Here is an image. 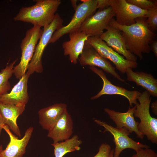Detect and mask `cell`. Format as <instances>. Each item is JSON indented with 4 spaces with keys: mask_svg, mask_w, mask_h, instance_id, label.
I'll return each mask as SVG.
<instances>
[{
    "mask_svg": "<svg viewBox=\"0 0 157 157\" xmlns=\"http://www.w3.org/2000/svg\"><path fill=\"white\" fill-rule=\"evenodd\" d=\"M147 17H140L135 19V24L130 26L121 25L113 18L109 25L119 30L123 38L126 49L137 56L143 58L142 53H149L151 51L150 43L154 40L156 34L149 28Z\"/></svg>",
    "mask_w": 157,
    "mask_h": 157,
    "instance_id": "6da1fadb",
    "label": "cell"
},
{
    "mask_svg": "<svg viewBox=\"0 0 157 157\" xmlns=\"http://www.w3.org/2000/svg\"><path fill=\"white\" fill-rule=\"evenodd\" d=\"M35 1L33 5L22 8L14 17V20L29 23L43 28L50 24L61 3L60 1L39 0Z\"/></svg>",
    "mask_w": 157,
    "mask_h": 157,
    "instance_id": "7a4b0ae2",
    "label": "cell"
},
{
    "mask_svg": "<svg viewBox=\"0 0 157 157\" xmlns=\"http://www.w3.org/2000/svg\"><path fill=\"white\" fill-rule=\"evenodd\" d=\"M150 96L146 90L141 93L138 98L139 103L135 104L134 116L140 119L138 126L139 131L152 143L157 144V119L152 117L150 113Z\"/></svg>",
    "mask_w": 157,
    "mask_h": 157,
    "instance_id": "3957f363",
    "label": "cell"
},
{
    "mask_svg": "<svg viewBox=\"0 0 157 157\" xmlns=\"http://www.w3.org/2000/svg\"><path fill=\"white\" fill-rule=\"evenodd\" d=\"M97 0H83L82 3L77 6L69 23L56 30L49 44L54 43L66 34L78 31L85 20L95 13L97 9Z\"/></svg>",
    "mask_w": 157,
    "mask_h": 157,
    "instance_id": "277c9868",
    "label": "cell"
},
{
    "mask_svg": "<svg viewBox=\"0 0 157 157\" xmlns=\"http://www.w3.org/2000/svg\"><path fill=\"white\" fill-rule=\"evenodd\" d=\"M42 32L41 27L36 25H33L26 31L20 44L22 51L20 61L13 69V74L17 79H19L26 74Z\"/></svg>",
    "mask_w": 157,
    "mask_h": 157,
    "instance_id": "5b68a950",
    "label": "cell"
},
{
    "mask_svg": "<svg viewBox=\"0 0 157 157\" xmlns=\"http://www.w3.org/2000/svg\"><path fill=\"white\" fill-rule=\"evenodd\" d=\"M63 22L59 14L56 13L52 22L43 28L42 34L26 72L30 76L35 72L41 73L42 72V57L44 51L54 33L63 26Z\"/></svg>",
    "mask_w": 157,
    "mask_h": 157,
    "instance_id": "8992f818",
    "label": "cell"
},
{
    "mask_svg": "<svg viewBox=\"0 0 157 157\" xmlns=\"http://www.w3.org/2000/svg\"><path fill=\"white\" fill-rule=\"evenodd\" d=\"M94 121L105 129L103 133L109 132L113 136V142L115 145L113 157H119L122 151L125 149H131L136 152L141 148H150L149 146L134 141L129 137L130 133L125 127L117 128L106 122L95 119Z\"/></svg>",
    "mask_w": 157,
    "mask_h": 157,
    "instance_id": "52a82bcc",
    "label": "cell"
},
{
    "mask_svg": "<svg viewBox=\"0 0 157 157\" xmlns=\"http://www.w3.org/2000/svg\"><path fill=\"white\" fill-rule=\"evenodd\" d=\"M108 1L109 6L115 13L116 22L121 25L130 26L135 23L136 18L147 17V10L141 9L128 3L126 0H108Z\"/></svg>",
    "mask_w": 157,
    "mask_h": 157,
    "instance_id": "ba28073f",
    "label": "cell"
},
{
    "mask_svg": "<svg viewBox=\"0 0 157 157\" xmlns=\"http://www.w3.org/2000/svg\"><path fill=\"white\" fill-rule=\"evenodd\" d=\"M115 16L111 7L109 6L99 10L87 19L78 31L90 36L99 37L106 29L111 19Z\"/></svg>",
    "mask_w": 157,
    "mask_h": 157,
    "instance_id": "9c48e42d",
    "label": "cell"
},
{
    "mask_svg": "<svg viewBox=\"0 0 157 157\" xmlns=\"http://www.w3.org/2000/svg\"><path fill=\"white\" fill-rule=\"evenodd\" d=\"M78 60L82 66L88 65L100 67L119 81H124V80L122 78L116 71L115 67L107 59L101 56L86 41Z\"/></svg>",
    "mask_w": 157,
    "mask_h": 157,
    "instance_id": "30bf717a",
    "label": "cell"
},
{
    "mask_svg": "<svg viewBox=\"0 0 157 157\" xmlns=\"http://www.w3.org/2000/svg\"><path fill=\"white\" fill-rule=\"evenodd\" d=\"M89 68L93 72L99 76L103 81L102 89L96 95L90 98L91 100L98 99L101 96L107 95H118L123 96L129 101L130 106L135 104L137 100L141 93L137 90L130 91L122 87L113 84L107 79L103 71L94 66H90Z\"/></svg>",
    "mask_w": 157,
    "mask_h": 157,
    "instance_id": "8fae6325",
    "label": "cell"
},
{
    "mask_svg": "<svg viewBox=\"0 0 157 157\" xmlns=\"http://www.w3.org/2000/svg\"><path fill=\"white\" fill-rule=\"evenodd\" d=\"M3 129L9 136L10 140L6 148L0 153V157H22L25 153L33 128L30 127L28 128L21 139H18V137L13 134L7 125L4 124Z\"/></svg>",
    "mask_w": 157,
    "mask_h": 157,
    "instance_id": "7c38bea8",
    "label": "cell"
},
{
    "mask_svg": "<svg viewBox=\"0 0 157 157\" xmlns=\"http://www.w3.org/2000/svg\"><path fill=\"white\" fill-rule=\"evenodd\" d=\"M106 31L99 36L107 45L113 50L124 56L127 60L136 62L137 58L126 49L121 31L119 29L108 25Z\"/></svg>",
    "mask_w": 157,
    "mask_h": 157,
    "instance_id": "4fadbf2b",
    "label": "cell"
},
{
    "mask_svg": "<svg viewBox=\"0 0 157 157\" xmlns=\"http://www.w3.org/2000/svg\"><path fill=\"white\" fill-rule=\"evenodd\" d=\"M136 108L135 105L132 108L130 107L126 112L121 113L106 108L104 111L114 122L116 128L125 127L130 133L134 132L137 138L143 139L144 135L139 131L138 127L139 122L135 120L134 116Z\"/></svg>",
    "mask_w": 157,
    "mask_h": 157,
    "instance_id": "5bb4252c",
    "label": "cell"
},
{
    "mask_svg": "<svg viewBox=\"0 0 157 157\" xmlns=\"http://www.w3.org/2000/svg\"><path fill=\"white\" fill-rule=\"evenodd\" d=\"M30 76L26 73L19 79L10 93L0 97V102L5 104L26 105L29 99L28 82Z\"/></svg>",
    "mask_w": 157,
    "mask_h": 157,
    "instance_id": "9a60e30c",
    "label": "cell"
},
{
    "mask_svg": "<svg viewBox=\"0 0 157 157\" xmlns=\"http://www.w3.org/2000/svg\"><path fill=\"white\" fill-rule=\"evenodd\" d=\"M69 34V40L62 44L65 56H69L70 62L74 64L77 63L80 55L89 35L84 33L78 31Z\"/></svg>",
    "mask_w": 157,
    "mask_h": 157,
    "instance_id": "2e32d148",
    "label": "cell"
},
{
    "mask_svg": "<svg viewBox=\"0 0 157 157\" xmlns=\"http://www.w3.org/2000/svg\"><path fill=\"white\" fill-rule=\"evenodd\" d=\"M73 122L71 115L67 110L61 115L54 126L48 131L47 136L53 143L69 139L73 133Z\"/></svg>",
    "mask_w": 157,
    "mask_h": 157,
    "instance_id": "e0dca14e",
    "label": "cell"
},
{
    "mask_svg": "<svg viewBox=\"0 0 157 157\" xmlns=\"http://www.w3.org/2000/svg\"><path fill=\"white\" fill-rule=\"evenodd\" d=\"M67 106L66 104L61 103L40 110L38 111L39 123L42 128L48 131L51 129L67 110Z\"/></svg>",
    "mask_w": 157,
    "mask_h": 157,
    "instance_id": "ac0fdd59",
    "label": "cell"
},
{
    "mask_svg": "<svg viewBox=\"0 0 157 157\" xmlns=\"http://www.w3.org/2000/svg\"><path fill=\"white\" fill-rule=\"evenodd\" d=\"M26 105L5 104L0 102V112L5 124L15 134L20 137L21 133L17 124L18 117L22 114Z\"/></svg>",
    "mask_w": 157,
    "mask_h": 157,
    "instance_id": "d6986e66",
    "label": "cell"
},
{
    "mask_svg": "<svg viewBox=\"0 0 157 157\" xmlns=\"http://www.w3.org/2000/svg\"><path fill=\"white\" fill-rule=\"evenodd\" d=\"M126 79L135 82L137 85L144 88L154 97H157V79L151 74L143 72H134L131 68H128L126 72Z\"/></svg>",
    "mask_w": 157,
    "mask_h": 157,
    "instance_id": "ffe728a7",
    "label": "cell"
},
{
    "mask_svg": "<svg viewBox=\"0 0 157 157\" xmlns=\"http://www.w3.org/2000/svg\"><path fill=\"white\" fill-rule=\"evenodd\" d=\"M83 141L76 135L63 141L53 143L55 157H63L67 153L80 149Z\"/></svg>",
    "mask_w": 157,
    "mask_h": 157,
    "instance_id": "44dd1931",
    "label": "cell"
},
{
    "mask_svg": "<svg viewBox=\"0 0 157 157\" xmlns=\"http://www.w3.org/2000/svg\"><path fill=\"white\" fill-rule=\"evenodd\" d=\"M108 59L115 65L116 68L122 74L126 73L128 68H136L138 63L137 62L130 61L124 58L111 47H108Z\"/></svg>",
    "mask_w": 157,
    "mask_h": 157,
    "instance_id": "7402d4cb",
    "label": "cell"
},
{
    "mask_svg": "<svg viewBox=\"0 0 157 157\" xmlns=\"http://www.w3.org/2000/svg\"><path fill=\"white\" fill-rule=\"evenodd\" d=\"M17 59L0 71V97L8 93L10 89V84L9 80L14 74V65L17 60Z\"/></svg>",
    "mask_w": 157,
    "mask_h": 157,
    "instance_id": "603a6c76",
    "label": "cell"
},
{
    "mask_svg": "<svg viewBox=\"0 0 157 157\" xmlns=\"http://www.w3.org/2000/svg\"><path fill=\"white\" fill-rule=\"evenodd\" d=\"M146 16L148 27L154 32L157 28V6L148 10Z\"/></svg>",
    "mask_w": 157,
    "mask_h": 157,
    "instance_id": "cb8c5ba5",
    "label": "cell"
},
{
    "mask_svg": "<svg viewBox=\"0 0 157 157\" xmlns=\"http://www.w3.org/2000/svg\"><path fill=\"white\" fill-rule=\"evenodd\" d=\"M129 3L136 6L141 9L148 10L157 6V0H126Z\"/></svg>",
    "mask_w": 157,
    "mask_h": 157,
    "instance_id": "d4e9b609",
    "label": "cell"
},
{
    "mask_svg": "<svg viewBox=\"0 0 157 157\" xmlns=\"http://www.w3.org/2000/svg\"><path fill=\"white\" fill-rule=\"evenodd\" d=\"M131 157H157V154L150 148L140 149Z\"/></svg>",
    "mask_w": 157,
    "mask_h": 157,
    "instance_id": "484cf974",
    "label": "cell"
},
{
    "mask_svg": "<svg viewBox=\"0 0 157 157\" xmlns=\"http://www.w3.org/2000/svg\"><path fill=\"white\" fill-rule=\"evenodd\" d=\"M111 149L109 144L102 143L99 147L98 153L93 157H109Z\"/></svg>",
    "mask_w": 157,
    "mask_h": 157,
    "instance_id": "4316f807",
    "label": "cell"
},
{
    "mask_svg": "<svg viewBox=\"0 0 157 157\" xmlns=\"http://www.w3.org/2000/svg\"><path fill=\"white\" fill-rule=\"evenodd\" d=\"M97 8H99V10H102L109 6L108 0H97Z\"/></svg>",
    "mask_w": 157,
    "mask_h": 157,
    "instance_id": "83f0119b",
    "label": "cell"
},
{
    "mask_svg": "<svg viewBox=\"0 0 157 157\" xmlns=\"http://www.w3.org/2000/svg\"><path fill=\"white\" fill-rule=\"evenodd\" d=\"M151 50L154 53L155 57H157V41L153 40L150 44Z\"/></svg>",
    "mask_w": 157,
    "mask_h": 157,
    "instance_id": "f1b7e54d",
    "label": "cell"
},
{
    "mask_svg": "<svg viewBox=\"0 0 157 157\" xmlns=\"http://www.w3.org/2000/svg\"><path fill=\"white\" fill-rule=\"evenodd\" d=\"M151 107L154 113L156 115H157V101L155 100L151 104Z\"/></svg>",
    "mask_w": 157,
    "mask_h": 157,
    "instance_id": "f546056e",
    "label": "cell"
},
{
    "mask_svg": "<svg viewBox=\"0 0 157 157\" xmlns=\"http://www.w3.org/2000/svg\"><path fill=\"white\" fill-rule=\"evenodd\" d=\"M5 124L1 114L0 112V135H1V131L3 129V126Z\"/></svg>",
    "mask_w": 157,
    "mask_h": 157,
    "instance_id": "4dcf8cb0",
    "label": "cell"
},
{
    "mask_svg": "<svg viewBox=\"0 0 157 157\" xmlns=\"http://www.w3.org/2000/svg\"><path fill=\"white\" fill-rule=\"evenodd\" d=\"M71 3L72 6L74 8L75 10L77 6L76 5V3L77 1L76 0H72L71 1Z\"/></svg>",
    "mask_w": 157,
    "mask_h": 157,
    "instance_id": "1f68e13d",
    "label": "cell"
},
{
    "mask_svg": "<svg viewBox=\"0 0 157 157\" xmlns=\"http://www.w3.org/2000/svg\"><path fill=\"white\" fill-rule=\"evenodd\" d=\"M114 152V149H112L109 157H113V153Z\"/></svg>",
    "mask_w": 157,
    "mask_h": 157,
    "instance_id": "d6a6232c",
    "label": "cell"
},
{
    "mask_svg": "<svg viewBox=\"0 0 157 157\" xmlns=\"http://www.w3.org/2000/svg\"><path fill=\"white\" fill-rule=\"evenodd\" d=\"M3 150V147L2 145H0V153L1 151Z\"/></svg>",
    "mask_w": 157,
    "mask_h": 157,
    "instance_id": "836d02e7",
    "label": "cell"
}]
</instances>
